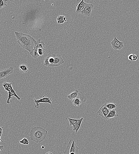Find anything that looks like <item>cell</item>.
<instances>
[{"label":"cell","mask_w":139,"mask_h":154,"mask_svg":"<svg viewBox=\"0 0 139 154\" xmlns=\"http://www.w3.org/2000/svg\"><path fill=\"white\" fill-rule=\"evenodd\" d=\"M47 133V131L42 127H36L31 129L29 136L32 141L38 143H41L46 138Z\"/></svg>","instance_id":"cell-1"},{"label":"cell","mask_w":139,"mask_h":154,"mask_svg":"<svg viewBox=\"0 0 139 154\" xmlns=\"http://www.w3.org/2000/svg\"><path fill=\"white\" fill-rule=\"evenodd\" d=\"M45 46L44 42L39 39L37 41V43L34 49L32 52L30 53V54L34 58L43 55L44 51L45 50Z\"/></svg>","instance_id":"cell-2"},{"label":"cell","mask_w":139,"mask_h":154,"mask_svg":"<svg viewBox=\"0 0 139 154\" xmlns=\"http://www.w3.org/2000/svg\"><path fill=\"white\" fill-rule=\"evenodd\" d=\"M37 43V41L31 36L21 46L24 49L27 50L30 53H31L34 49Z\"/></svg>","instance_id":"cell-3"},{"label":"cell","mask_w":139,"mask_h":154,"mask_svg":"<svg viewBox=\"0 0 139 154\" xmlns=\"http://www.w3.org/2000/svg\"><path fill=\"white\" fill-rule=\"evenodd\" d=\"M16 37L17 39V42L21 46L31 36L29 34H26L22 32H15Z\"/></svg>","instance_id":"cell-4"},{"label":"cell","mask_w":139,"mask_h":154,"mask_svg":"<svg viewBox=\"0 0 139 154\" xmlns=\"http://www.w3.org/2000/svg\"><path fill=\"white\" fill-rule=\"evenodd\" d=\"M32 98L34 99V103L36 104L35 106V107L36 108H38L40 107L39 104L40 103H49L51 105H52V100L51 98H48L46 96H44L42 98H40L38 100H36L35 98L32 97Z\"/></svg>","instance_id":"cell-5"},{"label":"cell","mask_w":139,"mask_h":154,"mask_svg":"<svg viewBox=\"0 0 139 154\" xmlns=\"http://www.w3.org/2000/svg\"><path fill=\"white\" fill-rule=\"evenodd\" d=\"M110 110L106 107V104H104L97 112V114L103 119L107 120L106 117L109 113Z\"/></svg>","instance_id":"cell-6"},{"label":"cell","mask_w":139,"mask_h":154,"mask_svg":"<svg viewBox=\"0 0 139 154\" xmlns=\"http://www.w3.org/2000/svg\"><path fill=\"white\" fill-rule=\"evenodd\" d=\"M112 48L115 50H121L124 47L123 43L121 42L118 40L116 37H114V39L111 42Z\"/></svg>","instance_id":"cell-7"},{"label":"cell","mask_w":139,"mask_h":154,"mask_svg":"<svg viewBox=\"0 0 139 154\" xmlns=\"http://www.w3.org/2000/svg\"><path fill=\"white\" fill-rule=\"evenodd\" d=\"M93 8V5L92 4H88L85 3L84 10L81 12L80 13L85 16L89 17L91 16Z\"/></svg>","instance_id":"cell-8"},{"label":"cell","mask_w":139,"mask_h":154,"mask_svg":"<svg viewBox=\"0 0 139 154\" xmlns=\"http://www.w3.org/2000/svg\"><path fill=\"white\" fill-rule=\"evenodd\" d=\"M55 55L51 53L48 54L44 60V65L46 66H49L54 63L55 61Z\"/></svg>","instance_id":"cell-9"},{"label":"cell","mask_w":139,"mask_h":154,"mask_svg":"<svg viewBox=\"0 0 139 154\" xmlns=\"http://www.w3.org/2000/svg\"><path fill=\"white\" fill-rule=\"evenodd\" d=\"M55 61L53 64L51 65L48 67H59L64 63V61L61 55L57 54L55 56Z\"/></svg>","instance_id":"cell-10"},{"label":"cell","mask_w":139,"mask_h":154,"mask_svg":"<svg viewBox=\"0 0 139 154\" xmlns=\"http://www.w3.org/2000/svg\"><path fill=\"white\" fill-rule=\"evenodd\" d=\"M13 67H10L8 69L1 71L0 72V79H2L6 78L9 75L13 73Z\"/></svg>","instance_id":"cell-11"},{"label":"cell","mask_w":139,"mask_h":154,"mask_svg":"<svg viewBox=\"0 0 139 154\" xmlns=\"http://www.w3.org/2000/svg\"><path fill=\"white\" fill-rule=\"evenodd\" d=\"M85 2L83 0H82L79 3L76 5V13L77 14L80 13L81 12L83 11L85 7Z\"/></svg>","instance_id":"cell-12"},{"label":"cell","mask_w":139,"mask_h":154,"mask_svg":"<svg viewBox=\"0 0 139 154\" xmlns=\"http://www.w3.org/2000/svg\"><path fill=\"white\" fill-rule=\"evenodd\" d=\"M80 96V94L79 93V91L78 90H76L68 95L67 98L68 99L73 100L76 98H79Z\"/></svg>","instance_id":"cell-13"},{"label":"cell","mask_w":139,"mask_h":154,"mask_svg":"<svg viewBox=\"0 0 139 154\" xmlns=\"http://www.w3.org/2000/svg\"><path fill=\"white\" fill-rule=\"evenodd\" d=\"M84 119V118L82 117L81 119L79 120L78 119L77 123L75 125H74L73 127V130L76 133H77L80 127L82 121H83Z\"/></svg>","instance_id":"cell-14"},{"label":"cell","mask_w":139,"mask_h":154,"mask_svg":"<svg viewBox=\"0 0 139 154\" xmlns=\"http://www.w3.org/2000/svg\"><path fill=\"white\" fill-rule=\"evenodd\" d=\"M79 148L75 143V141H73L70 149V153L74 152L76 154H78Z\"/></svg>","instance_id":"cell-15"},{"label":"cell","mask_w":139,"mask_h":154,"mask_svg":"<svg viewBox=\"0 0 139 154\" xmlns=\"http://www.w3.org/2000/svg\"><path fill=\"white\" fill-rule=\"evenodd\" d=\"M118 116V113H117L116 109H114L110 111L108 115L106 117L107 120L109 119L112 118L114 117H116Z\"/></svg>","instance_id":"cell-16"},{"label":"cell","mask_w":139,"mask_h":154,"mask_svg":"<svg viewBox=\"0 0 139 154\" xmlns=\"http://www.w3.org/2000/svg\"><path fill=\"white\" fill-rule=\"evenodd\" d=\"M19 68L21 72L23 73H27L29 71L28 67L26 65H21L19 66Z\"/></svg>","instance_id":"cell-17"},{"label":"cell","mask_w":139,"mask_h":154,"mask_svg":"<svg viewBox=\"0 0 139 154\" xmlns=\"http://www.w3.org/2000/svg\"><path fill=\"white\" fill-rule=\"evenodd\" d=\"M106 107L110 111L114 109H116L118 106V104L113 103H106Z\"/></svg>","instance_id":"cell-18"},{"label":"cell","mask_w":139,"mask_h":154,"mask_svg":"<svg viewBox=\"0 0 139 154\" xmlns=\"http://www.w3.org/2000/svg\"><path fill=\"white\" fill-rule=\"evenodd\" d=\"M58 24H61L66 22L67 20H66V17L64 16H61L58 17L57 19Z\"/></svg>","instance_id":"cell-19"},{"label":"cell","mask_w":139,"mask_h":154,"mask_svg":"<svg viewBox=\"0 0 139 154\" xmlns=\"http://www.w3.org/2000/svg\"><path fill=\"white\" fill-rule=\"evenodd\" d=\"M73 105L76 107H79L82 103V101L80 98H76L72 100Z\"/></svg>","instance_id":"cell-20"},{"label":"cell","mask_w":139,"mask_h":154,"mask_svg":"<svg viewBox=\"0 0 139 154\" xmlns=\"http://www.w3.org/2000/svg\"><path fill=\"white\" fill-rule=\"evenodd\" d=\"M19 143L25 145H28L29 144V142L28 140L26 138H24L22 139L19 141Z\"/></svg>","instance_id":"cell-21"},{"label":"cell","mask_w":139,"mask_h":154,"mask_svg":"<svg viewBox=\"0 0 139 154\" xmlns=\"http://www.w3.org/2000/svg\"><path fill=\"white\" fill-rule=\"evenodd\" d=\"M68 119L69 123H70V126H74L77 123V121H78V120L70 118H68Z\"/></svg>","instance_id":"cell-22"},{"label":"cell","mask_w":139,"mask_h":154,"mask_svg":"<svg viewBox=\"0 0 139 154\" xmlns=\"http://www.w3.org/2000/svg\"><path fill=\"white\" fill-rule=\"evenodd\" d=\"M12 84V83H9L6 82H4L3 83V84H2V86L4 87L5 91H6L9 87Z\"/></svg>","instance_id":"cell-23"},{"label":"cell","mask_w":139,"mask_h":154,"mask_svg":"<svg viewBox=\"0 0 139 154\" xmlns=\"http://www.w3.org/2000/svg\"><path fill=\"white\" fill-rule=\"evenodd\" d=\"M7 0H0V8L7 6Z\"/></svg>","instance_id":"cell-24"},{"label":"cell","mask_w":139,"mask_h":154,"mask_svg":"<svg viewBox=\"0 0 139 154\" xmlns=\"http://www.w3.org/2000/svg\"><path fill=\"white\" fill-rule=\"evenodd\" d=\"M8 98L7 100V103L9 104H10V100L14 96V95H13L11 93V92H8Z\"/></svg>","instance_id":"cell-25"},{"label":"cell","mask_w":139,"mask_h":154,"mask_svg":"<svg viewBox=\"0 0 139 154\" xmlns=\"http://www.w3.org/2000/svg\"><path fill=\"white\" fill-rule=\"evenodd\" d=\"M10 92H11V93L14 96H15L16 97V98H17V99H18V100H20L21 98L20 97L18 96V95H17V94L16 93V91H14V90L13 88L12 89L11 91H10Z\"/></svg>","instance_id":"cell-26"},{"label":"cell","mask_w":139,"mask_h":154,"mask_svg":"<svg viewBox=\"0 0 139 154\" xmlns=\"http://www.w3.org/2000/svg\"><path fill=\"white\" fill-rule=\"evenodd\" d=\"M134 54H131L128 55V60L130 61H133V55H134Z\"/></svg>","instance_id":"cell-27"},{"label":"cell","mask_w":139,"mask_h":154,"mask_svg":"<svg viewBox=\"0 0 139 154\" xmlns=\"http://www.w3.org/2000/svg\"><path fill=\"white\" fill-rule=\"evenodd\" d=\"M3 127H0V142L1 141L2 142H3V143H4V142H3V141H2V140H1V136L2 135V134H3Z\"/></svg>","instance_id":"cell-28"},{"label":"cell","mask_w":139,"mask_h":154,"mask_svg":"<svg viewBox=\"0 0 139 154\" xmlns=\"http://www.w3.org/2000/svg\"><path fill=\"white\" fill-rule=\"evenodd\" d=\"M13 87L12 84L10 85L9 87L7 89V91L8 92H10V91H11L12 89L13 88Z\"/></svg>","instance_id":"cell-29"},{"label":"cell","mask_w":139,"mask_h":154,"mask_svg":"<svg viewBox=\"0 0 139 154\" xmlns=\"http://www.w3.org/2000/svg\"><path fill=\"white\" fill-rule=\"evenodd\" d=\"M138 59L137 55L135 54H134L133 55V61H136Z\"/></svg>","instance_id":"cell-30"},{"label":"cell","mask_w":139,"mask_h":154,"mask_svg":"<svg viewBox=\"0 0 139 154\" xmlns=\"http://www.w3.org/2000/svg\"><path fill=\"white\" fill-rule=\"evenodd\" d=\"M4 149L3 146V145H0V152L1 153V150H2Z\"/></svg>","instance_id":"cell-31"},{"label":"cell","mask_w":139,"mask_h":154,"mask_svg":"<svg viewBox=\"0 0 139 154\" xmlns=\"http://www.w3.org/2000/svg\"><path fill=\"white\" fill-rule=\"evenodd\" d=\"M46 154H53L51 152H49L46 153Z\"/></svg>","instance_id":"cell-32"},{"label":"cell","mask_w":139,"mask_h":154,"mask_svg":"<svg viewBox=\"0 0 139 154\" xmlns=\"http://www.w3.org/2000/svg\"><path fill=\"white\" fill-rule=\"evenodd\" d=\"M76 154L75 153H74V152H71L70 153V154Z\"/></svg>","instance_id":"cell-33"},{"label":"cell","mask_w":139,"mask_h":154,"mask_svg":"<svg viewBox=\"0 0 139 154\" xmlns=\"http://www.w3.org/2000/svg\"><path fill=\"white\" fill-rule=\"evenodd\" d=\"M43 149H44L45 148V147L44 146H42L41 147Z\"/></svg>","instance_id":"cell-34"}]
</instances>
